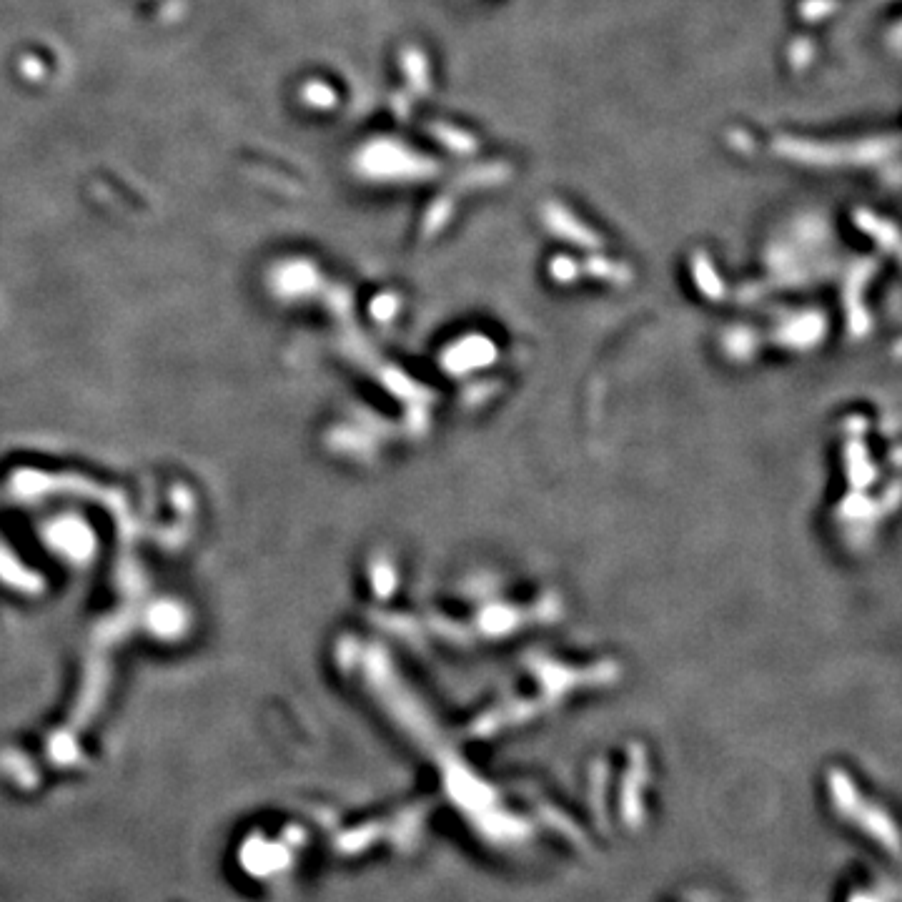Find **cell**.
Returning <instances> with one entry per match:
<instances>
[{"instance_id": "30bf717a", "label": "cell", "mask_w": 902, "mask_h": 902, "mask_svg": "<svg viewBox=\"0 0 902 902\" xmlns=\"http://www.w3.org/2000/svg\"><path fill=\"white\" fill-rule=\"evenodd\" d=\"M815 56H817V46H815V41L807 36L795 38V41L790 43V48H787V63H790V68L795 73L807 71V68L812 66V61H815Z\"/></svg>"}, {"instance_id": "7a4b0ae2", "label": "cell", "mask_w": 902, "mask_h": 902, "mask_svg": "<svg viewBox=\"0 0 902 902\" xmlns=\"http://www.w3.org/2000/svg\"><path fill=\"white\" fill-rule=\"evenodd\" d=\"M366 171L381 178H396V181H426L441 173L439 161L434 156L414 151L404 143L381 141L371 146L364 156Z\"/></svg>"}, {"instance_id": "ba28073f", "label": "cell", "mask_w": 902, "mask_h": 902, "mask_svg": "<svg viewBox=\"0 0 902 902\" xmlns=\"http://www.w3.org/2000/svg\"><path fill=\"white\" fill-rule=\"evenodd\" d=\"M584 271L592 276H597V279L612 281V284H627V281L632 279V271H629L624 264H619V261H612V259H589L587 266H584Z\"/></svg>"}, {"instance_id": "52a82bcc", "label": "cell", "mask_w": 902, "mask_h": 902, "mask_svg": "<svg viewBox=\"0 0 902 902\" xmlns=\"http://www.w3.org/2000/svg\"><path fill=\"white\" fill-rule=\"evenodd\" d=\"M855 223H857V229H862L867 236H872V239H875L877 244L885 246L887 251H895L897 249V229H895V226H892L890 221H885V218L875 216V213H870V211H865V208H862V211H860V208H857V211H855Z\"/></svg>"}, {"instance_id": "3957f363", "label": "cell", "mask_w": 902, "mask_h": 902, "mask_svg": "<svg viewBox=\"0 0 902 902\" xmlns=\"http://www.w3.org/2000/svg\"><path fill=\"white\" fill-rule=\"evenodd\" d=\"M542 221L554 236H559V239L569 241V244H574V246H582V249H587V251H597L599 246L604 244V241L599 239L592 229H589L587 223L579 221V218L574 216L567 206H562V203H557V201L544 203Z\"/></svg>"}, {"instance_id": "9c48e42d", "label": "cell", "mask_w": 902, "mask_h": 902, "mask_svg": "<svg viewBox=\"0 0 902 902\" xmlns=\"http://www.w3.org/2000/svg\"><path fill=\"white\" fill-rule=\"evenodd\" d=\"M451 213H454V198L446 193V196H439L434 203H431L429 213H426V221H424V234L426 236H434L444 229L446 223L451 221Z\"/></svg>"}, {"instance_id": "8992f818", "label": "cell", "mask_w": 902, "mask_h": 902, "mask_svg": "<svg viewBox=\"0 0 902 902\" xmlns=\"http://www.w3.org/2000/svg\"><path fill=\"white\" fill-rule=\"evenodd\" d=\"M401 68L406 73V81H409L411 91L416 96H426L431 91V68H429V58H426L424 51L419 48H406L404 56H401Z\"/></svg>"}, {"instance_id": "6da1fadb", "label": "cell", "mask_w": 902, "mask_h": 902, "mask_svg": "<svg viewBox=\"0 0 902 902\" xmlns=\"http://www.w3.org/2000/svg\"><path fill=\"white\" fill-rule=\"evenodd\" d=\"M772 153L812 168H862L897 161V136H862L850 141H815L800 136L772 138Z\"/></svg>"}, {"instance_id": "5b68a950", "label": "cell", "mask_w": 902, "mask_h": 902, "mask_svg": "<svg viewBox=\"0 0 902 902\" xmlns=\"http://www.w3.org/2000/svg\"><path fill=\"white\" fill-rule=\"evenodd\" d=\"M426 133L434 138L436 143L446 148V151L457 153V156H474L479 151V138L474 133L464 131L459 126H451V123L436 121L426 126Z\"/></svg>"}, {"instance_id": "8fae6325", "label": "cell", "mask_w": 902, "mask_h": 902, "mask_svg": "<svg viewBox=\"0 0 902 902\" xmlns=\"http://www.w3.org/2000/svg\"><path fill=\"white\" fill-rule=\"evenodd\" d=\"M842 8V0H800L797 6V16L805 23H820L827 21L830 16H835Z\"/></svg>"}, {"instance_id": "7c38bea8", "label": "cell", "mask_w": 902, "mask_h": 902, "mask_svg": "<svg viewBox=\"0 0 902 902\" xmlns=\"http://www.w3.org/2000/svg\"><path fill=\"white\" fill-rule=\"evenodd\" d=\"M692 274H695L697 284H700V289L705 291V294H710V296L720 294L722 281H717V274H715V269H712L710 256L697 251V254L692 256Z\"/></svg>"}, {"instance_id": "277c9868", "label": "cell", "mask_w": 902, "mask_h": 902, "mask_svg": "<svg viewBox=\"0 0 902 902\" xmlns=\"http://www.w3.org/2000/svg\"><path fill=\"white\" fill-rule=\"evenodd\" d=\"M514 168L507 161H484V163H472V166L464 168L462 173H457V178L451 181L454 191H482V188H494L502 186L512 178Z\"/></svg>"}]
</instances>
